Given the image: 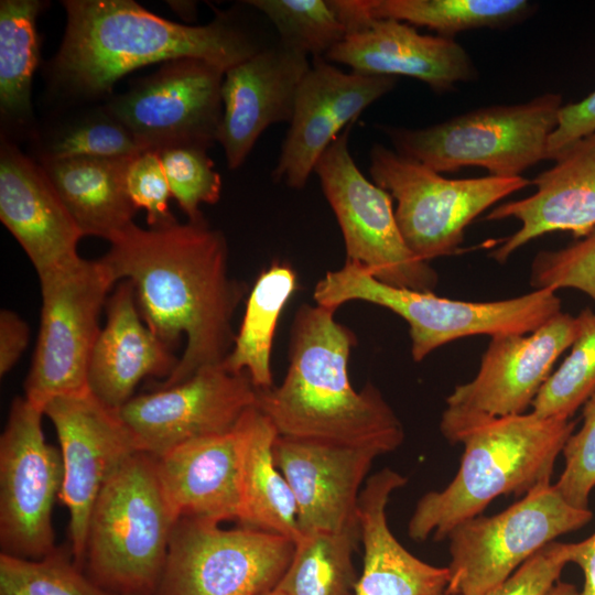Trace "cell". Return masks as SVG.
Here are the masks:
<instances>
[{
	"instance_id": "obj_30",
	"label": "cell",
	"mask_w": 595,
	"mask_h": 595,
	"mask_svg": "<svg viewBox=\"0 0 595 595\" xmlns=\"http://www.w3.org/2000/svg\"><path fill=\"white\" fill-rule=\"evenodd\" d=\"M46 2L0 1V113L7 127L30 131L32 80L41 57L36 20Z\"/></svg>"
},
{
	"instance_id": "obj_25",
	"label": "cell",
	"mask_w": 595,
	"mask_h": 595,
	"mask_svg": "<svg viewBox=\"0 0 595 595\" xmlns=\"http://www.w3.org/2000/svg\"><path fill=\"white\" fill-rule=\"evenodd\" d=\"M407 478L386 467L367 478L358 499L364 565L355 595H448L450 570L410 553L393 536L387 519L391 494Z\"/></svg>"
},
{
	"instance_id": "obj_22",
	"label": "cell",
	"mask_w": 595,
	"mask_h": 595,
	"mask_svg": "<svg viewBox=\"0 0 595 595\" xmlns=\"http://www.w3.org/2000/svg\"><path fill=\"white\" fill-rule=\"evenodd\" d=\"M554 161L531 182L537 187L533 194L500 204L487 214V220L513 218L521 224L493 251L499 263L545 234L569 231L580 239L595 229V131Z\"/></svg>"
},
{
	"instance_id": "obj_45",
	"label": "cell",
	"mask_w": 595,
	"mask_h": 595,
	"mask_svg": "<svg viewBox=\"0 0 595 595\" xmlns=\"http://www.w3.org/2000/svg\"><path fill=\"white\" fill-rule=\"evenodd\" d=\"M170 7L184 20L193 21L196 18V2L193 1H169Z\"/></svg>"
},
{
	"instance_id": "obj_40",
	"label": "cell",
	"mask_w": 595,
	"mask_h": 595,
	"mask_svg": "<svg viewBox=\"0 0 595 595\" xmlns=\"http://www.w3.org/2000/svg\"><path fill=\"white\" fill-rule=\"evenodd\" d=\"M127 187L137 209L147 212L149 228H166L177 223L169 208L172 194L158 152L141 151L132 158Z\"/></svg>"
},
{
	"instance_id": "obj_16",
	"label": "cell",
	"mask_w": 595,
	"mask_h": 595,
	"mask_svg": "<svg viewBox=\"0 0 595 595\" xmlns=\"http://www.w3.org/2000/svg\"><path fill=\"white\" fill-rule=\"evenodd\" d=\"M43 412L60 442L64 477L58 497L69 511L72 552L80 563L90 513L101 488L131 455L141 451L118 411L90 391L54 398Z\"/></svg>"
},
{
	"instance_id": "obj_44",
	"label": "cell",
	"mask_w": 595,
	"mask_h": 595,
	"mask_svg": "<svg viewBox=\"0 0 595 595\" xmlns=\"http://www.w3.org/2000/svg\"><path fill=\"white\" fill-rule=\"evenodd\" d=\"M584 574V585L580 595H595V532L588 538L571 543V561Z\"/></svg>"
},
{
	"instance_id": "obj_31",
	"label": "cell",
	"mask_w": 595,
	"mask_h": 595,
	"mask_svg": "<svg viewBox=\"0 0 595 595\" xmlns=\"http://www.w3.org/2000/svg\"><path fill=\"white\" fill-rule=\"evenodd\" d=\"M367 7L374 19L425 26L450 39L474 29L510 25L532 9L527 0H367Z\"/></svg>"
},
{
	"instance_id": "obj_3",
	"label": "cell",
	"mask_w": 595,
	"mask_h": 595,
	"mask_svg": "<svg viewBox=\"0 0 595 595\" xmlns=\"http://www.w3.org/2000/svg\"><path fill=\"white\" fill-rule=\"evenodd\" d=\"M335 309L302 304L294 314L289 366L280 386L259 390L256 407L278 435L390 453L404 440L393 409L371 383L357 391L348 364L357 338Z\"/></svg>"
},
{
	"instance_id": "obj_17",
	"label": "cell",
	"mask_w": 595,
	"mask_h": 595,
	"mask_svg": "<svg viewBox=\"0 0 595 595\" xmlns=\"http://www.w3.org/2000/svg\"><path fill=\"white\" fill-rule=\"evenodd\" d=\"M578 332V317L561 311L531 333L491 336L476 376L454 388L445 410L487 416L526 413Z\"/></svg>"
},
{
	"instance_id": "obj_33",
	"label": "cell",
	"mask_w": 595,
	"mask_h": 595,
	"mask_svg": "<svg viewBox=\"0 0 595 595\" xmlns=\"http://www.w3.org/2000/svg\"><path fill=\"white\" fill-rule=\"evenodd\" d=\"M34 138L40 163L80 156H133L141 152L129 130L105 105L65 117Z\"/></svg>"
},
{
	"instance_id": "obj_21",
	"label": "cell",
	"mask_w": 595,
	"mask_h": 595,
	"mask_svg": "<svg viewBox=\"0 0 595 595\" xmlns=\"http://www.w3.org/2000/svg\"><path fill=\"white\" fill-rule=\"evenodd\" d=\"M0 219L26 253L37 275L82 258L77 246L84 235L42 165L3 136Z\"/></svg>"
},
{
	"instance_id": "obj_38",
	"label": "cell",
	"mask_w": 595,
	"mask_h": 595,
	"mask_svg": "<svg viewBox=\"0 0 595 595\" xmlns=\"http://www.w3.org/2000/svg\"><path fill=\"white\" fill-rule=\"evenodd\" d=\"M530 283L534 289H574L595 302V229L562 249L540 251Z\"/></svg>"
},
{
	"instance_id": "obj_32",
	"label": "cell",
	"mask_w": 595,
	"mask_h": 595,
	"mask_svg": "<svg viewBox=\"0 0 595 595\" xmlns=\"http://www.w3.org/2000/svg\"><path fill=\"white\" fill-rule=\"evenodd\" d=\"M359 531H304L275 587L288 595H349L357 578L353 554Z\"/></svg>"
},
{
	"instance_id": "obj_2",
	"label": "cell",
	"mask_w": 595,
	"mask_h": 595,
	"mask_svg": "<svg viewBox=\"0 0 595 595\" xmlns=\"http://www.w3.org/2000/svg\"><path fill=\"white\" fill-rule=\"evenodd\" d=\"M66 28L50 63L52 86L74 98L109 96L118 79L143 66L197 58L225 72L262 45L231 12L204 25L161 18L132 0H66Z\"/></svg>"
},
{
	"instance_id": "obj_5",
	"label": "cell",
	"mask_w": 595,
	"mask_h": 595,
	"mask_svg": "<svg viewBox=\"0 0 595 595\" xmlns=\"http://www.w3.org/2000/svg\"><path fill=\"white\" fill-rule=\"evenodd\" d=\"M177 521L156 458L134 453L106 482L93 507L84 555L88 576L113 595H152Z\"/></svg>"
},
{
	"instance_id": "obj_24",
	"label": "cell",
	"mask_w": 595,
	"mask_h": 595,
	"mask_svg": "<svg viewBox=\"0 0 595 595\" xmlns=\"http://www.w3.org/2000/svg\"><path fill=\"white\" fill-rule=\"evenodd\" d=\"M105 309L106 322L91 353L87 383L100 402L119 410L143 378L166 379L180 358L144 323L130 280L119 282Z\"/></svg>"
},
{
	"instance_id": "obj_23",
	"label": "cell",
	"mask_w": 595,
	"mask_h": 595,
	"mask_svg": "<svg viewBox=\"0 0 595 595\" xmlns=\"http://www.w3.org/2000/svg\"><path fill=\"white\" fill-rule=\"evenodd\" d=\"M324 58L357 73L416 78L439 94L476 76L468 53L454 39L421 34L392 19L370 18Z\"/></svg>"
},
{
	"instance_id": "obj_27",
	"label": "cell",
	"mask_w": 595,
	"mask_h": 595,
	"mask_svg": "<svg viewBox=\"0 0 595 595\" xmlns=\"http://www.w3.org/2000/svg\"><path fill=\"white\" fill-rule=\"evenodd\" d=\"M133 156H80L39 163L83 235L111 241L133 223L138 212L127 187Z\"/></svg>"
},
{
	"instance_id": "obj_6",
	"label": "cell",
	"mask_w": 595,
	"mask_h": 595,
	"mask_svg": "<svg viewBox=\"0 0 595 595\" xmlns=\"http://www.w3.org/2000/svg\"><path fill=\"white\" fill-rule=\"evenodd\" d=\"M313 299L335 310L347 302L363 301L399 315L409 325L414 361L467 336L531 333L561 312V300L550 289L498 301H461L386 284L350 261L326 272L316 283Z\"/></svg>"
},
{
	"instance_id": "obj_28",
	"label": "cell",
	"mask_w": 595,
	"mask_h": 595,
	"mask_svg": "<svg viewBox=\"0 0 595 595\" xmlns=\"http://www.w3.org/2000/svg\"><path fill=\"white\" fill-rule=\"evenodd\" d=\"M241 451V512L239 522L281 534L295 542L301 531L293 493L275 464L278 433L255 405L236 425Z\"/></svg>"
},
{
	"instance_id": "obj_9",
	"label": "cell",
	"mask_w": 595,
	"mask_h": 595,
	"mask_svg": "<svg viewBox=\"0 0 595 595\" xmlns=\"http://www.w3.org/2000/svg\"><path fill=\"white\" fill-rule=\"evenodd\" d=\"M37 277L41 317L24 397L43 409L54 398L89 391L99 317L116 282L99 259L80 258Z\"/></svg>"
},
{
	"instance_id": "obj_4",
	"label": "cell",
	"mask_w": 595,
	"mask_h": 595,
	"mask_svg": "<svg viewBox=\"0 0 595 595\" xmlns=\"http://www.w3.org/2000/svg\"><path fill=\"white\" fill-rule=\"evenodd\" d=\"M575 426L572 418H541L531 411L487 416L444 410L440 430L448 442L463 445L461 465L444 489L429 491L418 501L409 537L424 541L432 534L442 540L498 496L526 495L550 483Z\"/></svg>"
},
{
	"instance_id": "obj_10",
	"label": "cell",
	"mask_w": 595,
	"mask_h": 595,
	"mask_svg": "<svg viewBox=\"0 0 595 595\" xmlns=\"http://www.w3.org/2000/svg\"><path fill=\"white\" fill-rule=\"evenodd\" d=\"M589 509L570 505L544 483L501 512L476 516L447 534L448 595H484L548 543L592 520Z\"/></svg>"
},
{
	"instance_id": "obj_1",
	"label": "cell",
	"mask_w": 595,
	"mask_h": 595,
	"mask_svg": "<svg viewBox=\"0 0 595 595\" xmlns=\"http://www.w3.org/2000/svg\"><path fill=\"white\" fill-rule=\"evenodd\" d=\"M109 242L99 260L115 282L133 283L151 332L171 348L186 338L177 366L156 388L220 365L234 346L232 320L248 291L229 272L225 235L206 220L160 229L132 223Z\"/></svg>"
},
{
	"instance_id": "obj_29",
	"label": "cell",
	"mask_w": 595,
	"mask_h": 595,
	"mask_svg": "<svg viewBox=\"0 0 595 595\" xmlns=\"http://www.w3.org/2000/svg\"><path fill=\"white\" fill-rule=\"evenodd\" d=\"M299 279L288 262L275 261L257 278L246 302V310L234 346L220 364L230 372H247L259 390L272 388V345L282 311Z\"/></svg>"
},
{
	"instance_id": "obj_34",
	"label": "cell",
	"mask_w": 595,
	"mask_h": 595,
	"mask_svg": "<svg viewBox=\"0 0 595 595\" xmlns=\"http://www.w3.org/2000/svg\"><path fill=\"white\" fill-rule=\"evenodd\" d=\"M577 317L580 332L569 355L531 404L538 416L571 419L595 391V311L584 309Z\"/></svg>"
},
{
	"instance_id": "obj_37",
	"label": "cell",
	"mask_w": 595,
	"mask_h": 595,
	"mask_svg": "<svg viewBox=\"0 0 595 595\" xmlns=\"http://www.w3.org/2000/svg\"><path fill=\"white\" fill-rule=\"evenodd\" d=\"M207 151L182 147L159 153L171 194L191 223L206 220L201 205L216 204L220 197L221 178Z\"/></svg>"
},
{
	"instance_id": "obj_11",
	"label": "cell",
	"mask_w": 595,
	"mask_h": 595,
	"mask_svg": "<svg viewBox=\"0 0 595 595\" xmlns=\"http://www.w3.org/2000/svg\"><path fill=\"white\" fill-rule=\"evenodd\" d=\"M180 518L156 595H261L277 586L294 552L281 534Z\"/></svg>"
},
{
	"instance_id": "obj_46",
	"label": "cell",
	"mask_w": 595,
	"mask_h": 595,
	"mask_svg": "<svg viewBox=\"0 0 595 595\" xmlns=\"http://www.w3.org/2000/svg\"><path fill=\"white\" fill-rule=\"evenodd\" d=\"M548 595H580V592L575 585L558 581Z\"/></svg>"
},
{
	"instance_id": "obj_15",
	"label": "cell",
	"mask_w": 595,
	"mask_h": 595,
	"mask_svg": "<svg viewBox=\"0 0 595 595\" xmlns=\"http://www.w3.org/2000/svg\"><path fill=\"white\" fill-rule=\"evenodd\" d=\"M257 393L247 372L215 365L177 385L133 396L117 411L139 450L161 457L186 442L231 432L256 405Z\"/></svg>"
},
{
	"instance_id": "obj_19",
	"label": "cell",
	"mask_w": 595,
	"mask_h": 595,
	"mask_svg": "<svg viewBox=\"0 0 595 595\" xmlns=\"http://www.w3.org/2000/svg\"><path fill=\"white\" fill-rule=\"evenodd\" d=\"M383 454L377 446L278 435L273 456L293 493L300 531H359L360 486L372 462Z\"/></svg>"
},
{
	"instance_id": "obj_12",
	"label": "cell",
	"mask_w": 595,
	"mask_h": 595,
	"mask_svg": "<svg viewBox=\"0 0 595 595\" xmlns=\"http://www.w3.org/2000/svg\"><path fill=\"white\" fill-rule=\"evenodd\" d=\"M351 126L323 152L313 171L342 230L346 261L386 284L434 292L439 275L408 247L392 197L361 173L350 154Z\"/></svg>"
},
{
	"instance_id": "obj_7",
	"label": "cell",
	"mask_w": 595,
	"mask_h": 595,
	"mask_svg": "<svg viewBox=\"0 0 595 595\" xmlns=\"http://www.w3.org/2000/svg\"><path fill=\"white\" fill-rule=\"evenodd\" d=\"M562 106L560 94L545 93L526 102L479 108L425 128L381 129L396 152L437 173L478 166L488 175L516 177L547 159Z\"/></svg>"
},
{
	"instance_id": "obj_43",
	"label": "cell",
	"mask_w": 595,
	"mask_h": 595,
	"mask_svg": "<svg viewBox=\"0 0 595 595\" xmlns=\"http://www.w3.org/2000/svg\"><path fill=\"white\" fill-rule=\"evenodd\" d=\"M30 331L25 321L10 310L0 312V375L8 374L29 344Z\"/></svg>"
},
{
	"instance_id": "obj_26",
	"label": "cell",
	"mask_w": 595,
	"mask_h": 595,
	"mask_svg": "<svg viewBox=\"0 0 595 595\" xmlns=\"http://www.w3.org/2000/svg\"><path fill=\"white\" fill-rule=\"evenodd\" d=\"M155 458L163 490L178 519L239 521L241 451L236 429L186 442Z\"/></svg>"
},
{
	"instance_id": "obj_35",
	"label": "cell",
	"mask_w": 595,
	"mask_h": 595,
	"mask_svg": "<svg viewBox=\"0 0 595 595\" xmlns=\"http://www.w3.org/2000/svg\"><path fill=\"white\" fill-rule=\"evenodd\" d=\"M275 28L280 41L314 57H325L346 36L331 0H249Z\"/></svg>"
},
{
	"instance_id": "obj_39",
	"label": "cell",
	"mask_w": 595,
	"mask_h": 595,
	"mask_svg": "<svg viewBox=\"0 0 595 595\" xmlns=\"http://www.w3.org/2000/svg\"><path fill=\"white\" fill-rule=\"evenodd\" d=\"M562 454L565 466L554 486L570 505L588 509L595 487V391L584 403L581 429L569 437Z\"/></svg>"
},
{
	"instance_id": "obj_18",
	"label": "cell",
	"mask_w": 595,
	"mask_h": 595,
	"mask_svg": "<svg viewBox=\"0 0 595 595\" xmlns=\"http://www.w3.org/2000/svg\"><path fill=\"white\" fill-rule=\"evenodd\" d=\"M396 83L397 77L346 73L324 57H314L300 83L272 180L303 188L323 152Z\"/></svg>"
},
{
	"instance_id": "obj_14",
	"label": "cell",
	"mask_w": 595,
	"mask_h": 595,
	"mask_svg": "<svg viewBox=\"0 0 595 595\" xmlns=\"http://www.w3.org/2000/svg\"><path fill=\"white\" fill-rule=\"evenodd\" d=\"M43 415L17 397L0 437L1 553L30 560L56 550L52 510L64 477L61 451L45 441Z\"/></svg>"
},
{
	"instance_id": "obj_36",
	"label": "cell",
	"mask_w": 595,
	"mask_h": 595,
	"mask_svg": "<svg viewBox=\"0 0 595 595\" xmlns=\"http://www.w3.org/2000/svg\"><path fill=\"white\" fill-rule=\"evenodd\" d=\"M0 595H113L60 550L30 560L0 554Z\"/></svg>"
},
{
	"instance_id": "obj_47",
	"label": "cell",
	"mask_w": 595,
	"mask_h": 595,
	"mask_svg": "<svg viewBox=\"0 0 595 595\" xmlns=\"http://www.w3.org/2000/svg\"><path fill=\"white\" fill-rule=\"evenodd\" d=\"M261 595H288L285 592H283L282 589L278 588V587H274Z\"/></svg>"
},
{
	"instance_id": "obj_20",
	"label": "cell",
	"mask_w": 595,
	"mask_h": 595,
	"mask_svg": "<svg viewBox=\"0 0 595 595\" xmlns=\"http://www.w3.org/2000/svg\"><path fill=\"white\" fill-rule=\"evenodd\" d=\"M309 55L278 40L225 72L217 133L229 169L241 166L271 125L289 122Z\"/></svg>"
},
{
	"instance_id": "obj_8",
	"label": "cell",
	"mask_w": 595,
	"mask_h": 595,
	"mask_svg": "<svg viewBox=\"0 0 595 595\" xmlns=\"http://www.w3.org/2000/svg\"><path fill=\"white\" fill-rule=\"evenodd\" d=\"M369 158L372 182L397 203L394 214L403 239L429 263L455 253L476 217L531 183L523 176L447 178L379 143L372 145Z\"/></svg>"
},
{
	"instance_id": "obj_41",
	"label": "cell",
	"mask_w": 595,
	"mask_h": 595,
	"mask_svg": "<svg viewBox=\"0 0 595 595\" xmlns=\"http://www.w3.org/2000/svg\"><path fill=\"white\" fill-rule=\"evenodd\" d=\"M570 561L571 543L553 541L484 595H548Z\"/></svg>"
},
{
	"instance_id": "obj_13",
	"label": "cell",
	"mask_w": 595,
	"mask_h": 595,
	"mask_svg": "<svg viewBox=\"0 0 595 595\" xmlns=\"http://www.w3.org/2000/svg\"><path fill=\"white\" fill-rule=\"evenodd\" d=\"M224 75V69L202 60L170 61L127 91L111 96L105 107L141 151L208 150L217 142L223 118Z\"/></svg>"
},
{
	"instance_id": "obj_42",
	"label": "cell",
	"mask_w": 595,
	"mask_h": 595,
	"mask_svg": "<svg viewBox=\"0 0 595 595\" xmlns=\"http://www.w3.org/2000/svg\"><path fill=\"white\" fill-rule=\"evenodd\" d=\"M595 131V90L580 101L563 105L551 133L547 160H555L576 141Z\"/></svg>"
}]
</instances>
